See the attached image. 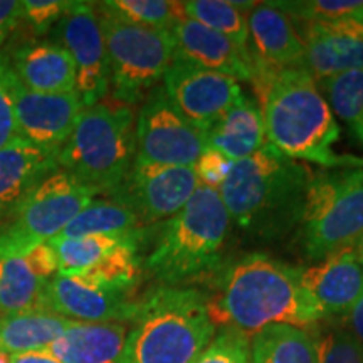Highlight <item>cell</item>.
Returning a JSON list of instances; mask_svg holds the SVG:
<instances>
[{
  "mask_svg": "<svg viewBox=\"0 0 363 363\" xmlns=\"http://www.w3.org/2000/svg\"><path fill=\"white\" fill-rule=\"evenodd\" d=\"M195 363H251V340L233 328H222Z\"/></svg>",
  "mask_w": 363,
  "mask_h": 363,
  "instance_id": "obj_35",
  "label": "cell"
},
{
  "mask_svg": "<svg viewBox=\"0 0 363 363\" xmlns=\"http://www.w3.org/2000/svg\"><path fill=\"white\" fill-rule=\"evenodd\" d=\"M131 238V235H130ZM126 239V238H125ZM121 238L111 235H86V238H56L49 242L56 249L59 276H76L94 266L113 247L121 242Z\"/></svg>",
  "mask_w": 363,
  "mask_h": 363,
  "instance_id": "obj_32",
  "label": "cell"
},
{
  "mask_svg": "<svg viewBox=\"0 0 363 363\" xmlns=\"http://www.w3.org/2000/svg\"><path fill=\"white\" fill-rule=\"evenodd\" d=\"M175 40V56L203 69L220 72L235 81L252 79L249 52L242 51L233 40L216 30L182 17L172 27Z\"/></svg>",
  "mask_w": 363,
  "mask_h": 363,
  "instance_id": "obj_19",
  "label": "cell"
},
{
  "mask_svg": "<svg viewBox=\"0 0 363 363\" xmlns=\"http://www.w3.org/2000/svg\"><path fill=\"white\" fill-rule=\"evenodd\" d=\"M199 185L197 175L189 167L135 160L128 175L110 194V199L133 211L145 227L175 216L192 199Z\"/></svg>",
  "mask_w": 363,
  "mask_h": 363,
  "instance_id": "obj_11",
  "label": "cell"
},
{
  "mask_svg": "<svg viewBox=\"0 0 363 363\" xmlns=\"http://www.w3.org/2000/svg\"><path fill=\"white\" fill-rule=\"evenodd\" d=\"M143 234L145 230L142 234L123 239L106 256H103L96 264L76 274V278L86 284L94 286V288L118 293H131L138 283L140 269H142L138 259V249Z\"/></svg>",
  "mask_w": 363,
  "mask_h": 363,
  "instance_id": "obj_27",
  "label": "cell"
},
{
  "mask_svg": "<svg viewBox=\"0 0 363 363\" xmlns=\"http://www.w3.org/2000/svg\"><path fill=\"white\" fill-rule=\"evenodd\" d=\"M96 6L116 19L150 29L172 30L184 17L182 2L170 0H108Z\"/></svg>",
  "mask_w": 363,
  "mask_h": 363,
  "instance_id": "obj_31",
  "label": "cell"
},
{
  "mask_svg": "<svg viewBox=\"0 0 363 363\" xmlns=\"http://www.w3.org/2000/svg\"><path fill=\"white\" fill-rule=\"evenodd\" d=\"M315 338L318 363H363V345L348 328L318 330L316 326Z\"/></svg>",
  "mask_w": 363,
  "mask_h": 363,
  "instance_id": "obj_34",
  "label": "cell"
},
{
  "mask_svg": "<svg viewBox=\"0 0 363 363\" xmlns=\"http://www.w3.org/2000/svg\"><path fill=\"white\" fill-rule=\"evenodd\" d=\"M138 299L131 293L108 291L86 284L76 276L45 281L44 310L83 323H126L133 320Z\"/></svg>",
  "mask_w": 363,
  "mask_h": 363,
  "instance_id": "obj_16",
  "label": "cell"
},
{
  "mask_svg": "<svg viewBox=\"0 0 363 363\" xmlns=\"http://www.w3.org/2000/svg\"><path fill=\"white\" fill-rule=\"evenodd\" d=\"M296 29L305 44L303 67L316 83L363 69V21L298 22Z\"/></svg>",
  "mask_w": 363,
  "mask_h": 363,
  "instance_id": "obj_15",
  "label": "cell"
},
{
  "mask_svg": "<svg viewBox=\"0 0 363 363\" xmlns=\"http://www.w3.org/2000/svg\"><path fill=\"white\" fill-rule=\"evenodd\" d=\"M24 261L29 266V269L33 271V274L43 281L52 279L59 271L57 254L51 242H40L38 246H34L26 254Z\"/></svg>",
  "mask_w": 363,
  "mask_h": 363,
  "instance_id": "obj_39",
  "label": "cell"
},
{
  "mask_svg": "<svg viewBox=\"0 0 363 363\" xmlns=\"http://www.w3.org/2000/svg\"><path fill=\"white\" fill-rule=\"evenodd\" d=\"M207 148L216 150L229 158L240 162L267 145L264 116L256 98L242 94V98L206 131Z\"/></svg>",
  "mask_w": 363,
  "mask_h": 363,
  "instance_id": "obj_23",
  "label": "cell"
},
{
  "mask_svg": "<svg viewBox=\"0 0 363 363\" xmlns=\"http://www.w3.org/2000/svg\"><path fill=\"white\" fill-rule=\"evenodd\" d=\"M145 227L133 211L111 199L93 201L72 219L57 238H86V235H111L130 238L142 234ZM56 239V238H54Z\"/></svg>",
  "mask_w": 363,
  "mask_h": 363,
  "instance_id": "obj_26",
  "label": "cell"
},
{
  "mask_svg": "<svg viewBox=\"0 0 363 363\" xmlns=\"http://www.w3.org/2000/svg\"><path fill=\"white\" fill-rule=\"evenodd\" d=\"M44 286L24 257H0V316L44 310Z\"/></svg>",
  "mask_w": 363,
  "mask_h": 363,
  "instance_id": "obj_28",
  "label": "cell"
},
{
  "mask_svg": "<svg viewBox=\"0 0 363 363\" xmlns=\"http://www.w3.org/2000/svg\"><path fill=\"white\" fill-rule=\"evenodd\" d=\"M184 17L216 30L247 52V13L234 6L233 0H189L182 2Z\"/></svg>",
  "mask_w": 363,
  "mask_h": 363,
  "instance_id": "obj_30",
  "label": "cell"
},
{
  "mask_svg": "<svg viewBox=\"0 0 363 363\" xmlns=\"http://www.w3.org/2000/svg\"><path fill=\"white\" fill-rule=\"evenodd\" d=\"M135 121L133 108L115 99L84 108L57 167L96 194L115 192L135 162Z\"/></svg>",
  "mask_w": 363,
  "mask_h": 363,
  "instance_id": "obj_6",
  "label": "cell"
},
{
  "mask_svg": "<svg viewBox=\"0 0 363 363\" xmlns=\"http://www.w3.org/2000/svg\"><path fill=\"white\" fill-rule=\"evenodd\" d=\"M313 172L267 143L235 162L219 194L230 222L259 239L283 238L299 224Z\"/></svg>",
  "mask_w": 363,
  "mask_h": 363,
  "instance_id": "obj_3",
  "label": "cell"
},
{
  "mask_svg": "<svg viewBox=\"0 0 363 363\" xmlns=\"http://www.w3.org/2000/svg\"><path fill=\"white\" fill-rule=\"evenodd\" d=\"M74 323L48 310L0 316V350L9 355L43 352Z\"/></svg>",
  "mask_w": 363,
  "mask_h": 363,
  "instance_id": "obj_24",
  "label": "cell"
},
{
  "mask_svg": "<svg viewBox=\"0 0 363 363\" xmlns=\"http://www.w3.org/2000/svg\"><path fill=\"white\" fill-rule=\"evenodd\" d=\"M11 363H59L44 352H26L11 355Z\"/></svg>",
  "mask_w": 363,
  "mask_h": 363,
  "instance_id": "obj_42",
  "label": "cell"
},
{
  "mask_svg": "<svg viewBox=\"0 0 363 363\" xmlns=\"http://www.w3.org/2000/svg\"><path fill=\"white\" fill-rule=\"evenodd\" d=\"M247 52L254 72H276L303 67L305 44L296 24L271 2L256 4L247 12Z\"/></svg>",
  "mask_w": 363,
  "mask_h": 363,
  "instance_id": "obj_17",
  "label": "cell"
},
{
  "mask_svg": "<svg viewBox=\"0 0 363 363\" xmlns=\"http://www.w3.org/2000/svg\"><path fill=\"white\" fill-rule=\"evenodd\" d=\"M54 39L74 61L76 91L84 108L103 101L110 91V65L96 6L72 2L56 24Z\"/></svg>",
  "mask_w": 363,
  "mask_h": 363,
  "instance_id": "obj_12",
  "label": "cell"
},
{
  "mask_svg": "<svg viewBox=\"0 0 363 363\" xmlns=\"http://www.w3.org/2000/svg\"><path fill=\"white\" fill-rule=\"evenodd\" d=\"M96 13L106 45L113 99L133 108L165 76L175 56L174 35L172 30L116 19L98 6Z\"/></svg>",
  "mask_w": 363,
  "mask_h": 363,
  "instance_id": "obj_8",
  "label": "cell"
},
{
  "mask_svg": "<svg viewBox=\"0 0 363 363\" xmlns=\"http://www.w3.org/2000/svg\"><path fill=\"white\" fill-rule=\"evenodd\" d=\"M251 83L264 116L267 143L283 155L325 169H363V158L335 153L337 118L305 67L256 72Z\"/></svg>",
  "mask_w": 363,
  "mask_h": 363,
  "instance_id": "obj_2",
  "label": "cell"
},
{
  "mask_svg": "<svg viewBox=\"0 0 363 363\" xmlns=\"http://www.w3.org/2000/svg\"><path fill=\"white\" fill-rule=\"evenodd\" d=\"M230 217L219 190L199 185L184 207L163 220L145 269L160 284L180 286L219 269Z\"/></svg>",
  "mask_w": 363,
  "mask_h": 363,
  "instance_id": "obj_5",
  "label": "cell"
},
{
  "mask_svg": "<svg viewBox=\"0 0 363 363\" xmlns=\"http://www.w3.org/2000/svg\"><path fill=\"white\" fill-rule=\"evenodd\" d=\"M163 91L185 120L208 131L242 98L239 81L174 56L162 79Z\"/></svg>",
  "mask_w": 363,
  "mask_h": 363,
  "instance_id": "obj_13",
  "label": "cell"
},
{
  "mask_svg": "<svg viewBox=\"0 0 363 363\" xmlns=\"http://www.w3.org/2000/svg\"><path fill=\"white\" fill-rule=\"evenodd\" d=\"M251 363H318L315 333L291 325L266 326L251 337Z\"/></svg>",
  "mask_w": 363,
  "mask_h": 363,
  "instance_id": "obj_25",
  "label": "cell"
},
{
  "mask_svg": "<svg viewBox=\"0 0 363 363\" xmlns=\"http://www.w3.org/2000/svg\"><path fill=\"white\" fill-rule=\"evenodd\" d=\"M13 101L21 138L56 157L84 110L78 91L35 93L24 88L19 79L13 88Z\"/></svg>",
  "mask_w": 363,
  "mask_h": 363,
  "instance_id": "obj_14",
  "label": "cell"
},
{
  "mask_svg": "<svg viewBox=\"0 0 363 363\" xmlns=\"http://www.w3.org/2000/svg\"><path fill=\"white\" fill-rule=\"evenodd\" d=\"M208 313L217 328H233L252 337L271 325L313 330L325 320L303 288L299 267L262 252H252L225 266L216 291L207 294Z\"/></svg>",
  "mask_w": 363,
  "mask_h": 363,
  "instance_id": "obj_1",
  "label": "cell"
},
{
  "mask_svg": "<svg viewBox=\"0 0 363 363\" xmlns=\"http://www.w3.org/2000/svg\"><path fill=\"white\" fill-rule=\"evenodd\" d=\"M271 4L298 22L363 21V2H357V0H293V2Z\"/></svg>",
  "mask_w": 363,
  "mask_h": 363,
  "instance_id": "obj_33",
  "label": "cell"
},
{
  "mask_svg": "<svg viewBox=\"0 0 363 363\" xmlns=\"http://www.w3.org/2000/svg\"><path fill=\"white\" fill-rule=\"evenodd\" d=\"M17 76L13 72L7 54H0V148L7 147L13 138L19 136L16 120V101L13 88Z\"/></svg>",
  "mask_w": 363,
  "mask_h": 363,
  "instance_id": "obj_36",
  "label": "cell"
},
{
  "mask_svg": "<svg viewBox=\"0 0 363 363\" xmlns=\"http://www.w3.org/2000/svg\"><path fill=\"white\" fill-rule=\"evenodd\" d=\"M22 22L21 2L17 0H0V48L9 35Z\"/></svg>",
  "mask_w": 363,
  "mask_h": 363,
  "instance_id": "obj_40",
  "label": "cell"
},
{
  "mask_svg": "<svg viewBox=\"0 0 363 363\" xmlns=\"http://www.w3.org/2000/svg\"><path fill=\"white\" fill-rule=\"evenodd\" d=\"M7 57L19 83L27 89L35 93L76 91L74 61L56 40L27 39L13 45Z\"/></svg>",
  "mask_w": 363,
  "mask_h": 363,
  "instance_id": "obj_21",
  "label": "cell"
},
{
  "mask_svg": "<svg viewBox=\"0 0 363 363\" xmlns=\"http://www.w3.org/2000/svg\"><path fill=\"white\" fill-rule=\"evenodd\" d=\"M233 165L234 162H230L222 153L212 148H206L192 169L197 175L199 184L219 190L220 185L225 182L227 175L233 170Z\"/></svg>",
  "mask_w": 363,
  "mask_h": 363,
  "instance_id": "obj_38",
  "label": "cell"
},
{
  "mask_svg": "<svg viewBox=\"0 0 363 363\" xmlns=\"http://www.w3.org/2000/svg\"><path fill=\"white\" fill-rule=\"evenodd\" d=\"M135 143L136 162L192 169L207 148V136L180 115L158 84L136 115Z\"/></svg>",
  "mask_w": 363,
  "mask_h": 363,
  "instance_id": "obj_10",
  "label": "cell"
},
{
  "mask_svg": "<svg viewBox=\"0 0 363 363\" xmlns=\"http://www.w3.org/2000/svg\"><path fill=\"white\" fill-rule=\"evenodd\" d=\"M126 323H83L74 321L44 353L59 363H120Z\"/></svg>",
  "mask_w": 363,
  "mask_h": 363,
  "instance_id": "obj_22",
  "label": "cell"
},
{
  "mask_svg": "<svg viewBox=\"0 0 363 363\" xmlns=\"http://www.w3.org/2000/svg\"><path fill=\"white\" fill-rule=\"evenodd\" d=\"M355 251L358 254V257H360L362 262H363V235L360 239H358V242L355 244Z\"/></svg>",
  "mask_w": 363,
  "mask_h": 363,
  "instance_id": "obj_43",
  "label": "cell"
},
{
  "mask_svg": "<svg viewBox=\"0 0 363 363\" xmlns=\"http://www.w3.org/2000/svg\"><path fill=\"white\" fill-rule=\"evenodd\" d=\"M348 325H350V331L355 335L358 342L363 345V296L355 303V306L348 311Z\"/></svg>",
  "mask_w": 363,
  "mask_h": 363,
  "instance_id": "obj_41",
  "label": "cell"
},
{
  "mask_svg": "<svg viewBox=\"0 0 363 363\" xmlns=\"http://www.w3.org/2000/svg\"><path fill=\"white\" fill-rule=\"evenodd\" d=\"M299 279L325 318L348 315L363 296V262L355 246L328 254L308 267H299Z\"/></svg>",
  "mask_w": 363,
  "mask_h": 363,
  "instance_id": "obj_18",
  "label": "cell"
},
{
  "mask_svg": "<svg viewBox=\"0 0 363 363\" xmlns=\"http://www.w3.org/2000/svg\"><path fill=\"white\" fill-rule=\"evenodd\" d=\"M94 195L62 170L45 177L0 227V257H24L38 244L57 238Z\"/></svg>",
  "mask_w": 363,
  "mask_h": 363,
  "instance_id": "obj_9",
  "label": "cell"
},
{
  "mask_svg": "<svg viewBox=\"0 0 363 363\" xmlns=\"http://www.w3.org/2000/svg\"><path fill=\"white\" fill-rule=\"evenodd\" d=\"M331 113L350 128L363 145V69L348 71L316 83Z\"/></svg>",
  "mask_w": 363,
  "mask_h": 363,
  "instance_id": "obj_29",
  "label": "cell"
},
{
  "mask_svg": "<svg viewBox=\"0 0 363 363\" xmlns=\"http://www.w3.org/2000/svg\"><path fill=\"white\" fill-rule=\"evenodd\" d=\"M57 170V157L17 136L0 148V227L45 177Z\"/></svg>",
  "mask_w": 363,
  "mask_h": 363,
  "instance_id": "obj_20",
  "label": "cell"
},
{
  "mask_svg": "<svg viewBox=\"0 0 363 363\" xmlns=\"http://www.w3.org/2000/svg\"><path fill=\"white\" fill-rule=\"evenodd\" d=\"M69 0H22V21L35 35H44L71 7Z\"/></svg>",
  "mask_w": 363,
  "mask_h": 363,
  "instance_id": "obj_37",
  "label": "cell"
},
{
  "mask_svg": "<svg viewBox=\"0 0 363 363\" xmlns=\"http://www.w3.org/2000/svg\"><path fill=\"white\" fill-rule=\"evenodd\" d=\"M299 225L303 251L313 261L355 246L363 235V169L313 174Z\"/></svg>",
  "mask_w": 363,
  "mask_h": 363,
  "instance_id": "obj_7",
  "label": "cell"
},
{
  "mask_svg": "<svg viewBox=\"0 0 363 363\" xmlns=\"http://www.w3.org/2000/svg\"><path fill=\"white\" fill-rule=\"evenodd\" d=\"M130 323L120 363H195L217 333L207 294L184 284L150 289Z\"/></svg>",
  "mask_w": 363,
  "mask_h": 363,
  "instance_id": "obj_4",
  "label": "cell"
},
{
  "mask_svg": "<svg viewBox=\"0 0 363 363\" xmlns=\"http://www.w3.org/2000/svg\"><path fill=\"white\" fill-rule=\"evenodd\" d=\"M0 363H11V355L7 352L0 350Z\"/></svg>",
  "mask_w": 363,
  "mask_h": 363,
  "instance_id": "obj_44",
  "label": "cell"
}]
</instances>
